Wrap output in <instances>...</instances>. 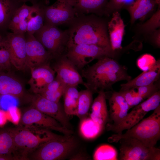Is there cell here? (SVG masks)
<instances>
[{
	"mask_svg": "<svg viewBox=\"0 0 160 160\" xmlns=\"http://www.w3.org/2000/svg\"><path fill=\"white\" fill-rule=\"evenodd\" d=\"M82 76L86 80L84 86L93 93L111 89L117 82L132 79L125 66L108 56L99 58L95 63L82 69Z\"/></svg>",
	"mask_w": 160,
	"mask_h": 160,
	"instance_id": "1",
	"label": "cell"
},
{
	"mask_svg": "<svg viewBox=\"0 0 160 160\" xmlns=\"http://www.w3.org/2000/svg\"><path fill=\"white\" fill-rule=\"evenodd\" d=\"M68 25L67 44H92L113 50L109 41L107 25L102 19L93 14L77 16Z\"/></svg>",
	"mask_w": 160,
	"mask_h": 160,
	"instance_id": "2",
	"label": "cell"
},
{
	"mask_svg": "<svg viewBox=\"0 0 160 160\" xmlns=\"http://www.w3.org/2000/svg\"><path fill=\"white\" fill-rule=\"evenodd\" d=\"M20 126L10 128L12 135L14 150L13 155L19 160H28L29 155L40 145L58 136L48 129Z\"/></svg>",
	"mask_w": 160,
	"mask_h": 160,
	"instance_id": "3",
	"label": "cell"
},
{
	"mask_svg": "<svg viewBox=\"0 0 160 160\" xmlns=\"http://www.w3.org/2000/svg\"><path fill=\"white\" fill-rule=\"evenodd\" d=\"M147 118L143 119L124 133L114 134L108 138L110 143H117L121 139L131 138L146 146L155 147L160 139V105Z\"/></svg>",
	"mask_w": 160,
	"mask_h": 160,
	"instance_id": "4",
	"label": "cell"
},
{
	"mask_svg": "<svg viewBox=\"0 0 160 160\" xmlns=\"http://www.w3.org/2000/svg\"><path fill=\"white\" fill-rule=\"evenodd\" d=\"M71 135H58L44 143L29 155L28 160H56L66 157L77 145Z\"/></svg>",
	"mask_w": 160,
	"mask_h": 160,
	"instance_id": "5",
	"label": "cell"
},
{
	"mask_svg": "<svg viewBox=\"0 0 160 160\" xmlns=\"http://www.w3.org/2000/svg\"><path fill=\"white\" fill-rule=\"evenodd\" d=\"M67 57L77 69H82L93 60L103 57L113 58L115 51L98 46L86 44H68L66 46Z\"/></svg>",
	"mask_w": 160,
	"mask_h": 160,
	"instance_id": "6",
	"label": "cell"
},
{
	"mask_svg": "<svg viewBox=\"0 0 160 160\" xmlns=\"http://www.w3.org/2000/svg\"><path fill=\"white\" fill-rule=\"evenodd\" d=\"M33 35L52 56L57 57L66 48L69 39L67 30L63 31L57 26L45 24Z\"/></svg>",
	"mask_w": 160,
	"mask_h": 160,
	"instance_id": "7",
	"label": "cell"
},
{
	"mask_svg": "<svg viewBox=\"0 0 160 160\" xmlns=\"http://www.w3.org/2000/svg\"><path fill=\"white\" fill-rule=\"evenodd\" d=\"M160 90L152 96L133 107L125 119L119 124L106 125L108 130L118 134L122 133L125 129H129L142 120L149 111L153 110L160 105Z\"/></svg>",
	"mask_w": 160,
	"mask_h": 160,
	"instance_id": "8",
	"label": "cell"
},
{
	"mask_svg": "<svg viewBox=\"0 0 160 160\" xmlns=\"http://www.w3.org/2000/svg\"><path fill=\"white\" fill-rule=\"evenodd\" d=\"M120 160H159L160 150L155 147H150L140 142L131 138L119 141Z\"/></svg>",
	"mask_w": 160,
	"mask_h": 160,
	"instance_id": "9",
	"label": "cell"
},
{
	"mask_svg": "<svg viewBox=\"0 0 160 160\" xmlns=\"http://www.w3.org/2000/svg\"><path fill=\"white\" fill-rule=\"evenodd\" d=\"M21 126L51 129L58 131L65 135H70L72 131L63 126L52 117L32 107L26 110L20 120Z\"/></svg>",
	"mask_w": 160,
	"mask_h": 160,
	"instance_id": "10",
	"label": "cell"
},
{
	"mask_svg": "<svg viewBox=\"0 0 160 160\" xmlns=\"http://www.w3.org/2000/svg\"><path fill=\"white\" fill-rule=\"evenodd\" d=\"M44 24L56 26L68 25L76 16L69 0H57L52 5L44 6Z\"/></svg>",
	"mask_w": 160,
	"mask_h": 160,
	"instance_id": "11",
	"label": "cell"
},
{
	"mask_svg": "<svg viewBox=\"0 0 160 160\" xmlns=\"http://www.w3.org/2000/svg\"><path fill=\"white\" fill-rule=\"evenodd\" d=\"M4 36L11 64L20 71L27 68L25 33L7 32Z\"/></svg>",
	"mask_w": 160,
	"mask_h": 160,
	"instance_id": "12",
	"label": "cell"
},
{
	"mask_svg": "<svg viewBox=\"0 0 160 160\" xmlns=\"http://www.w3.org/2000/svg\"><path fill=\"white\" fill-rule=\"evenodd\" d=\"M26 100L31 103L33 107L54 118L63 126L70 129V124L60 102L51 101L39 94L27 95Z\"/></svg>",
	"mask_w": 160,
	"mask_h": 160,
	"instance_id": "13",
	"label": "cell"
},
{
	"mask_svg": "<svg viewBox=\"0 0 160 160\" xmlns=\"http://www.w3.org/2000/svg\"><path fill=\"white\" fill-rule=\"evenodd\" d=\"M58 57L53 68L57 73L56 77L67 87H77L80 84L84 86L85 82L82 76L65 54H62Z\"/></svg>",
	"mask_w": 160,
	"mask_h": 160,
	"instance_id": "14",
	"label": "cell"
},
{
	"mask_svg": "<svg viewBox=\"0 0 160 160\" xmlns=\"http://www.w3.org/2000/svg\"><path fill=\"white\" fill-rule=\"evenodd\" d=\"M26 65L30 69L47 63L52 57L33 35L25 33Z\"/></svg>",
	"mask_w": 160,
	"mask_h": 160,
	"instance_id": "15",
	"label": "cell"
},
{
	"mask_svg": "<svg viewBox=\"0 0 160 160\" xmlns=\"http://www.w3.org/2000/svg\"><path fill=\"white\" fill-rule=\"evenodd\" d=\"M30 69L31 76L28 83L33 93L40 94L54 79L55 71L47 63Z\"/></svg>",
	"mask_w": 160,
	"mask_h": 160,
	"instance_id": "16",
	"label": "cell"
},
{
	"mask_svg": "<svg viewBox=\"0 0 160 160\" xmlns=\"http://www.w3.org/2000/svg\"><path fill=\"white\" fill-rule=\"evenodd\" d=\"M110 107L108 123L107 125L115 126L121 123L126 118L130 109L122 94L113 91L109 96Z\"/></svg>",
	"mask_w": 160,
	"mask_h": 160,
	"instance_id": "17",
	"label": "cell"
},
{
	"mask_svg": "<svg viewBox=\"0 0 160 160\" xmlns=\"http://www.w3.org/2000/svg\"><path fill=\"white\" fill-rule=\"evenodd\" d=\"M6 95L25 99L27 95L19 79L10 73L2 71L0 72V97Z\"/></svg>",
	"mask_w": 160,
	"mask_h": 160,
	"instance_id": "18",
	"label": "cell"
},
{
	"mask_svg": "<svg viewBox=\"0 0 160 160\" xmlns=\"http://www.w3.org/2000/svg\"><path fill=\"white\" fill-rule=\"evenodd\" d=\"M160 75V61L158 60L149 69L143 71L135 78L121 84L120 91L149 85L157 81L159 78Z\"/></svg>",
	"mask_w": 160,
	"mask_h": 160,
	"instance_id": "19",
	"label": "cell"
},
{
	"mask_svg": "<svg viewBox=\"0 0 160 160\" xmlns=\"http://www.w3.org/2000/svg\"><path fill=\"white\" fill-rule=\"evenodd\" d=\"M125 25L118 11L113 14L111 20L107 24L108 31L111 45L114 51L121 49Z\"/></svg>",
	"mask_w": 160,
	"mask_h": 160,
	"instance_id": "20",
	"label": "cell"
},
{
	"mask_svg": "<svg viewBox=\"0 0 160 160\" xmlns=\"http://www.w3.org/2000/svg\"><path fill=\"white\" fill-rule=\"evenodd\" d=\"M76 16L89 14H104L108 0H69Z\"/></svg>",
	"mask_w": 160,
	"mask_h": 160,
	"instance_id": "21",
	"label": "cell"
},
{
	"mask_svg": "<svg viewBox=\"0 0 160 160\" xmlns=\"http://www.w3.org/2000/svg\"><path fill=\"white\" fill-rule=\"evenodd\" d=\"M97 97L92 102L90 118L103 128L108 121V111L106 103L105 92H99Z\"/></svg>",
	"mask_w": 160,
	"mask_h": 160,
	"instance_id": "22",
	"label": "cell"
},
{
	"mask_svg": "<svg viewBox=\"0 0 160 160\" xmlns=\"http://www.w3.org/2000/svg\"><path fill=\"white\" fill-rule=\"evenodd\" d=\"M33 7L24 3L16 11L8 27L14 33H25L27 30L28 17Z\"/></svg>",
	"mask_w": 160,
	"mask_h": 160,
	"instance_id": "23",
	"label": "cell"
},
{
	"mask_svg": "<svg viewBox=\"0 0 160 160\" xmlns=\"http://www.w3.org/2000/svg\"><path fill=\"white\" fill-rule=\"evenodd\" d=\"M155 0H135L128 8L131 23L138 19L142 20L153 9Z\"/></svg>",
	"mask_w": 160,
	"mask_h": 160,
	"instance_id": "24",
	"label": "cell"
},
{
	"mask_svg": "<svg viewBox=\"0 0 160 160\" xmlns=\"http://www.w3.org/2000/svg\"><path fill=\"white\" fill-rule=\"evenodd\" d=\"M23 3L19 0H0V31L8 29L13 15Z\"/></svg>",
	"mask_w": 160,
	"mask_h": 160,
	"instance_id": "25",
	"label": "cell"
},
{
	"mask_svg": "<svg viewBox=\"0 0 160 160\" xmlns=\"http://www.w3.org/2000/svg\"><path fill=\"white\" fill-rule=\"evenodd\" d=\"M28 17L27 32L33 35L43 26L44 22V6L33 5Z\"/></svg>",
	"mask_w": 160,
	"mask_h": 160,
	"instance_id": "26",
	"label": "cell"
},
{
	"mask_svg": "<svg viewBox=\"0 0 160 160\" xmlns=\"http://www.w3.org/2000/svg\"><path fill=\"white\" fill-rule=\"evenodd\" d=\"M79 91L76 87H67L64 94V109L68 116L77 115Z\"/></svg>",
	"mask_w": 160,
	"mask_h": 160,
	"instance_id": "27",
	"label": "cell"
},
{
	"mask_svg": "<svg viewBox=\"0 0 160 160\" xmlns=\"http://www.w3.org/2000/svg\"><path fill=\"white\" fill-rule=\"evenodd\" d=\"M93 94L87 89L79 92L76 116L81 120L85 118L93 102Z\"/></svg>",
	"mask_w": 160,
	"mask_h": 160,
	"instance_id": "28",
	"label": "cell"
},
{
	"mask_svg": "<svg viewBox=\"0 0 160 160\" xmlns=\"http://www.w3.org/2000/svg\"><path fill=\"white\" fill-rule=\"evenodd\" d=\"M80 126V130L83 137L88 139L94 138L101 132L103 128L90 117L82 119Z\"/></svg>",
	"mask_w": 160,
	"mask_h": 160,
	"instance_id": "29",
	"label": "cell"
},
{
	"mask_svg": "<svg viewBox=\"0 0 160 160\" xmlns=\"http://www.w3.org/2000/svg\"><path fill=\"white\" fill-rule=\"evenodd\" d=\"M14 144L10 128H0V155L12 154Z\"/></svg>",
	"mask_w": 160,
	"mask_h": 160,
	"instance_id": "30",
	"label": "cell"
},
{
	"mask_svg": "<svg viewBox=\"0 0 160 160\" xmlns=\"http://www.w3.org/2000/svg\"><path fill=\"white\" fill-rule=\"evenodd\" d=\"M93 159L95 160H118L116 150L113 146L103 145L98 147L95 151Z\"/></svg>",
	"mask_w": 160,
	"mask_h": 160,
	"instance_id": "31",
	"label": "cell"
},
{
	"mask_svg": "<svg viewBox=\"0 0 160 160\" xmlns=\"http://www.w3.org/2000/svg\"><path fill=\"white\" fill-rule=\"evenodd\" d=\"M160 26V9L159 8L152 17L140 27V30L146 34H151Z\"/></svg>",
	"mask_w": 160,
	"mask_h": 160,
	"instance_id": "32",
	"label": "cell"
},
{
	"mask_svg": "<svg viewBox=\"0 0 160 160\" xmlns=\"http://www.w3.org/2000/svg\"><path fill=\"white\" fill-rule=\"evenodd\" d=\"M119 92L123 96L130 109L144 101L139 96L136 87Z\"/></svg>",
	"mask_w": 160,
	"mask_h": 160,
	"instance_id": "33",
	"label": "cell"
},
{
	"mask_svg": "<svg viewBox=\"0 0 160 160\" xmlns=\"http://www.w3.org/2000/svg\"><path fill=\"white\" fill-rule=\"evenodd\" d=\"M11 65L9 54L5 44L4 36L0 34V66L4 70H8Z\"/></svg>",
	"mask_w": 160,
	"mask_h": 160,
	"instance_id": "34",
	"label": "cell"
},
{
	"mask_svg": "<svg viewBox=\"0 0 160 160\" xmlns=\"http://www.w3.org/2000/svg\"><path fill=\"white\" fill-rule=\"evenodd\" d=\"M157 81L148 85L136 87L139 96L143 101L160 90V85L156 83Z\"/></svg>",
	"mask_w": 160,
	"mask_h": 160,
	"instance_id": "35",
	"label": "cell"
},
{
	"mask_svg": "<svg viewBox=\"0 0 160 160\" xmlns=\"http://www.w3.org/2000/svg\"><path fill=\"white\" fill-rule=\"evenodd\" d=\"M156 60L151 55L145 54L141 56L137 61L138 67L143 71H147L151 68L154 64Z\"/></svg>",
	"mask_w": 160,
	"mask_h": 160,
	"instance_id": "36",
	"label": "cell"
},
{
	"mask_svg": "<svg viewBox=\"0 0 160 160\" xmlns=\"http://www.w3.org/2000/svg\"><path fill=\"white\" fill-rule=\"evenodd\" d=\"M126 0H108L106 6L104 14H108L111 12L121 9L126 4Z\"/></svg>",
	"mask_w": 160,
	"mask_h": 160,
	"instance_id": "37",
	"label": "cell"
},
{
	"mask_svg": "<svg viewBox=\"0 0 160 160\" xmlns=\"http://www.w3.org/2000/svg\"><path fill=\"white\" fill-rule=\"evenodd\" d=\"M64 84L56 77L51 82L49 83L43 92L40 94L43 96L47 94L54 92L58 90Z\"/></svg>",
	"mask_w": 160,
	"mask_h": 160,
	"instance_id": "38",
	"label": "cell"
},
{
	"mask_svg": "<svg viewBox=\"0 0 160 160\" xmlns=\"http://www.w3.org/2000/svg\"><path fill=\"white\" fill-rule=\"evenodd\" d=\"M66 87L65 85H63L57 90L42 96L51 101L59 102L61 97L63 95Z\"/></svg>",
	"mask_w": 160,
	"mask_h": 160,
	"instance_id": "39",
	"label": "cell"
},
{
	"mask_svg": "<svg viewBox=\"0 0 160 160\" xmlns=\"http://www.w3.org/2000/svg\"><path fill=\"white\" fill-rule=\"evenodd\" d=\"M20 1L25 3L29 2L33 5L44 6L48 5L49 3V0H19Z\"/></svg>",
	"mask_w": 160,
	"mask_h": 160,
	"instance_id": "40",
	"label": "cell"
},
{
	"mask_svg": "<svg viewBox=\"0 0 160 160\" xmlns=\"http://www.w3.org/2000/svg\"><path fill=\"white\" fill-rule=\"evenodd\" d=\"M152 34V41L154 44L159 47L160 46V30H156L153 32Z\"/></svg>",
	"mask_w": 160,
	"mask_h": 160,
	"instance_id": "41",
	"label": "cell"
},
{
	"mask_svg": "<svg viewBox=\"0 0 160 160\" xmlns=\"http://www.w3.org/2000/svg\"><path fill=\"white\" fill-rule=\"evenodd\" d=\"M0 160H17L12 154L0 155Z\"/></svg>",
	"mask_w": 160,
	"mask_h": 160,
	"instance_id": "42",
	"label": "cell"
},
{
	"mask_svg": "<svg viewBox=\"0 0 160 160\" xmlns=\"http://www.w3.org/2000/svg\"><path fill=\"white\" fill-rule=\"evenodd\" d=\"M156 4H158L159 5L160 3V0H155Z\"/></svg>",
	"mask_w": 160,
	"mask_h": 160,
	"instance_id": "43",
	"label": "cell"
},
{
	"mask_svg": "<svg viewBox=\"0 0 160 160\" xmlns=\"http://www.w3.org/2000/svg\"><path fill=\"white\" fill-rule=\"evenodd\" d=\"M4 69L0 66V72L3 71Z\"/></svg>",
	"mask_w": 160,
	"mask_h": 160,
	"instance_id": "44",
	"label": "cell"
}]
</instances>
